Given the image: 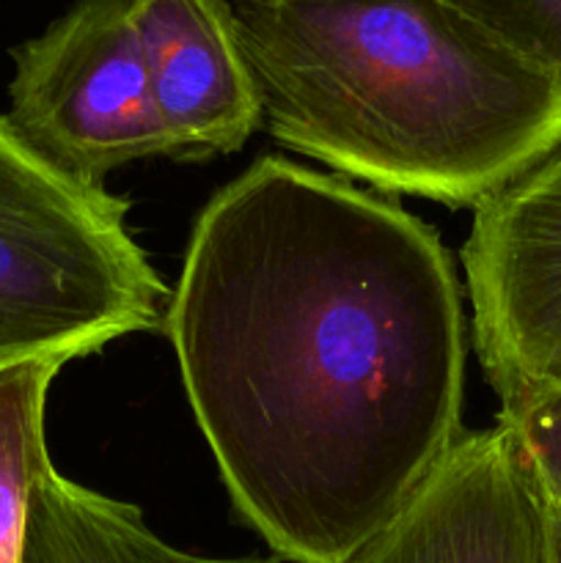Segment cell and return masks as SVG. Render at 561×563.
<instances>
[{"mask_svg": "<svg viewBox=\"0 0 561 563\" xmlns=\"http://www.w3.org/2000/svg\"><path fill=\"white\" fill-rule=\"evenodd\" d=\"M20 563H264L207 559L160 539L141 509L61 476L53 465L28 500Z\"/></svg>", "mask_w": 561, "mask_h": 563, "instance_id": "ba28073f", "label": "cell"}, {"mask_svg": "<svg viewBox=\"0 0 561 563\" xmlns=\"http://www.w3.org/2000/svg\"><path fill=\"white\" fill-rule=\"evenodd\" d=\"M355 563H561V506L498 421L462 432Z\"/></svg>", "mask_w": 561, "mask_h": 563, "instance_id": "8992f818", "label": "cell"}, {"mask_svg": "<svg viewBox=\"0 0 561 563\" xmlns=\"http://www.w3.org/2000/svg\"><path fill=\"white\" fill-rule=\"evenodd\" d=\"M237 511L295 563H355L462 438V300L416 214L262 157L193 225L168 302Z\"/></svg>", "mask_w": 561, "mask_h": 563, "instance_id": "6da1fadb", "label": "cell"}, {"mask_svg": "<svg viewBox=\"0 0 561 563\" xmlns=\"http://www.w3.org/2000/svg\"><path fill=\"white\" fill-rule=\"evenodd\" d=\"M148 88L179 157L237 152L262 124L226 0H127Z\"/></svg>", "mask_w": 561, "mask_h": 563, "instance_id": "52a82bcc", "label": "cell"}, {"mask_svg": "<svg viewBox=\"0 0 561 563\" xmlns=\"http://www.w3.org/2000/svg\"><path fill=\"white\" fill-rule=\"evenodd\" d=\"M515 53L561 71V0H446Z\"/></svg>", "mask_w": 561, "mask_h": 563, "instance_id": "8fae6325", "label": "cell"}, {"mask_svg": "<svg viewBox=\"0 0 561 563\" xmlns=\"http://www.w3.org/2000/svg\"><path fill=\"white\" fill-rule=\"evenodd\" d=\"M130 201L44 163L0 115V368L91 355L160 324L165 284Z\"/></svg>", "mask_w": 561, "mask_h": 563, "instance_id": "3957f363", "label": "cell"}, {"mask_svg": "<svg viewBox=\"0 0 561 563\" xmlns=\"http://www.w3.org/2000/svg\"><path fill=\"white\" fill-rule=\"evenodd\" d=\"M61 366L55 357H33L0 368V563L22 561L28 500L50 467L44 405Z\"/></svg>", "mask_w": 561, "mask_h": 563, "instance_id": "9c48e42d", "label": "cell"}, {"mask_svg": "<svg viewBox=\"0 0 561 563\" xmlns=\"http://www.w3.org/2000/svg\"><path fill=\"white\" fill-rule=\"evenodd\" d=\"M262 124L295 152L449 207L561 143V71L446 0H234Z\"/></svg>", "mask_w": 561, "mask_h": 563, "instance_id": "7a4b0ae2", "label": "cell"}, {"mask_svg": "<svg viewBox=\"0 0 561 563\" xmlns=\"http://www.w3.org/2000/svg\"><path fill=\"white\" fill-rule=\"evenodd\" d=\"M498 396V421L515 432L542 487L561 506V385H515Z\"/></svg>", "mask_w": 561, "mask_h": 563, "instance_id": "30bf717a", "label": "cell"}, {"mask_svg": "<svg viewBox=\"0 0 561 563\" xmlns=\"http://www.w3.org/2000/svg\"><path fill=\"white\" fill-rule=\"evenodd\" d=\"M462 267L495 394L561 385V143L479 203Z\"/></svg>", "mask_w": 561, "mask_h": 563, "instance_id": "5b68a950", "label": "cell"}, {"mask_svg": "<svg viewBox=\"0 0 561 563\" xmlns=\"http://www.w3.org/2000/svg\"><path fill=\"white\" fill-rule=\"evenodd\" d=\"M11 132L82 185L135 159L179 157L148 88L127 0H75L11 49Z\"/></svg>", "mask_w": 561, "mask_h": 563, "instance_id": "277c9868", "label": "cell"}]
</instances>
